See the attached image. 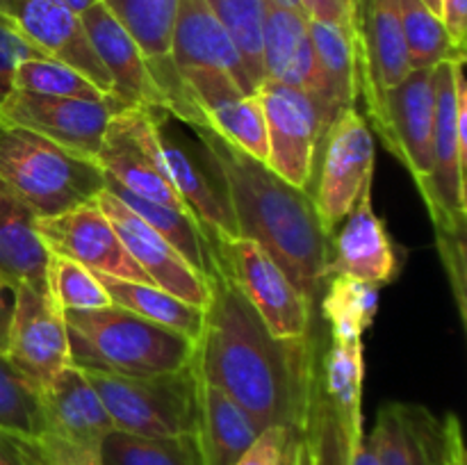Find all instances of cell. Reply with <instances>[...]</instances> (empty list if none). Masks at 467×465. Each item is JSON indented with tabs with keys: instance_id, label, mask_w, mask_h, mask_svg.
<instances>
[{
	"instance_id": "obj_1",
	"label": "cell",
	"mask_w": 467,
	"mask_h": 465,
	"mask_svg": "<svg viewBox=\"0 0 467 465\" xmlns=\"http://www.w3.org/2000/svg\"><path fill=\"white\" fill-rule=\"evenodd\" d=\"M208 285L203 331L192 354L196 377L233 397L263 429L290 427L310 436L319 386L315 331L295 340L272 336L214 251Z\"/></svg>"
},
{
	"instance_id": "obj_2",
	"label": "cell",
	"mask_w": 467,
	"mask_h": 465,
	"mask_svg": "<svg viewBox=\"0 0 467 465\" xmlns=\"http://www.w3.org/2000/svg\"><path fill=\"white\" fill-rule=\"evenodd\" d=\"M192 130L226 196L240 237L258 242L317 310L327 283L331 237L319 223L313 194L285 182L210 126Z\"/></svg>"
},
{
	"instance_id": "obj_3",
	"label": "cell",
	"mask_w": 467,
	"mask_h": 465,
	"mask_svg": "<svg viewBox=\"0 0 467 465\" xmlns=\"http://www.w3.org/2000/svg\"><path fill=\"white\" fill-rule=\"evenodd\" d=\"M71 363L117 374H164L187 367L194 340L121 305L64 310Z\"/></svg>"
},
{
	"instance_id": "obj_4",
	"label": "cell",
	"mask_w": 467,
	"mask_h": 465,
	"mask_svg": "<svg viewBox=\"0 0 467 465\" xmlns=\"http://www.w3.org/2000/svg\"><path fill=\"white\" fill-rule=\"evenodd\" d=\"M0 182L36 217H53L99 199L105 173L94 160L0 121Z\"/></svg>"
},
{
	"instance_id": "obj_5",
	"label": "cell",
	"mask_w": 467,
	"mask_h": 465,
	"mask_svg": "<svg viewBox=\"0 0 467 465\" xmlns=\"http://www.w3.org/2000/svg\"><path fill=\"white\" fill-rule=\"evenodd\" d=\"M82 369V367H80ZM103 401L114 429L132 436L194 433L199 419V377L192 363L164 374H117L82 369Z\"/></svg>"
},
{
	"instance_id": "obj_6",
	"label": "cell",
	"mask_w": 467,
	"mask_h": 465,
	"mask_svg": "<svg viewBox=\"0 0 467 465\" xmlns=\"http://www.w3.org/2000/svg\"><path fill=\"white\" fill-rule=\"evenodd\" d=\"M210 242L219 267L235 283L272 336L295 340L315 331V305L258 242L249 237Z\"/></svg>"
},
{
	"instance_id": "obj_7",
	"label": "cell",
	"mask_w": 467,
	"mask_h": 465,
	"mask_svg": "<svg viewBox=\"0 0 467 465\" xmlns=\"http://www.w3.org/2000/svg\"><path fill=\"white\" fill-rule=\"evenodd\" d=\"M317 153L322 160L315 164V190L310 194L319 223L331 237L363 187L374 181L377 137L358 108H347L328 123Z\"/></svg>"
},
{
	"instance_id": "obj_8",
	"label": "cell",
	"mask_w": 467,
	"mask_h": 465,
	"mask_svg": "<svg viewBox=\"0 0 467 465\" xmlns=\"http://www.w3.org/2000/svg\"><path fill=\"white\" fill-rule=\"evenodd\" d=\"M465 59L433 67L436 78V123H433V169L422 201L431 223L467 217V85Z\"/></svg>"
},
{
	"instance_id": "obj_9",
	"label": "cell",
	"mask_w": 467,
	"mask_h": 465,
	"mask_svg": "<svg viewBox=\"0 0 467 465\" xmlns=\"http://www.w3.org/2000/svg\"><path fill=\"white\" fill-rule=\"evenodd\" d=\"M164 117L169 114H153L141 108L119 109L109 119L96 164L109 181L121 185L130 194L190 212L169 181L167 164H164L162 135H160V123Z\"/></svg>"
},
{
	"instance_id": "obj_10",
	"label": "cell",
	"mask_w": 467,
	"mask_h": 465,
	"mask_svg": "<svg viewBox=\"0 0 467 465\" xmlns=\"http://www.w3.org/2000/svg\"><path fill=\"white\" fill-rule=\"evenodd\" d=\"M351 36L356 57V100H363L369 128L379 135L388 91L413 71L401 32L400 0H354Z\"/></svg>"
},
{
	"instance_id": "obj_11",
	"label": "cell",
	"mask_w": 467,
	"mask_h": 465,
	"mask_svg": "<svg viewBox=\"0 0 467 465\" xmlns=\"http://www.w3.org/2000/svg\"><path fill=\"white\" fill-rule=\"evenodd\" d=\"M267 126V164L290 185H313L319 141L327 132L313 96L283 82L263 80L255 89Z\"/></svg>"
},
{
	"instance_id": "obj_12",
	"label": "cell",
	"mask_w": 467,
	"mask_h": 465,
	"mask_svg": "<svg viewBox=\"0 0 467 465\" xmlns=\"http://www.w3.org/2000/svg\"><path fill=\"white\" fill-rule=\"evenodd\" d=\"M377 465H467L456 413L436 415L415 401H388L368 433Z\"/></svg>"
},
{
	"instance_id": "obj_13",
	"label": "cell",
	"mask_w": 467,
	"mask_h": 465,
	"mask_svg": "<svg viewBox=\"0 0 467 465\" xmlns=\"http://www.w3.org/2000/svg\"><path fill=\"white\" fill-rule=\"evenodd\" d=\"M7 358L39 390L71 365L67 319L62 305L50 292L48 276L46 281L14 287Z\"/></svg>"
},
{
	"instance_id": "obj_14",
	"label": "cell",
	"mask_w": 467,
	"mask_h": 465,
	"mask_svg": "<svg viewBox=\"0 0 467 465\" xmlns=\"http://www.w3.org/2000/svg\"><path fill=\"white\" fill-rule=\"evenodd\" d=\"M119 109H123V105L117 100L64 98L12 89L0 103V121L36 132L53 144L96 162L109 119Z\"/></svg>"
},
{
	"instance_id": "obj_15",
	"label": "cell",
	"mask_w": 467,
	"mask_h": 465,
	"mask_svg": "<svg viewBox=\"0 0 467 465\" xmlns=\"http://www.w3.org/2000/svg\"><path fill=\"white\" fill-rule=\"evenodd\" d=\"M36 232L50 255L73 260L99 276L153 285V281L130 258L96 199L53 217H36Z\"/></svg>"
},
{
	"instance_id": "obj_16",
	"label": "cell",
	"mask_w": 467,
	"mask_h": 465,
	"mask_svg": "<svg viewBox=\"0 0 467 465\" xmlns=\"http://www.w3.org/2000/svg\"><path fill=\"white\" fill-rule=\"evenodd\" d=\"M433 123H436V78L433 68H413L392 87L383 105L379 141L410 173L420 196L429 190L433 169Z\"/></svg>"
},
{
	"instance_id": "obj_17",
	"label": "cell",
	"mask_w": 467,
	"mask_h": 465,
	"mask_svg": "<svg viewBox=\"0 0 467 465\" xmlns=\"http://www.w3.org/2000/svg\"><path fill=\"white\" fill-rule=\"evenodd\" d=\"M0 23L30 41L39 53L78 68L105 96L114 98L112 80L91 50L80 16L64 0H0Z\"/></svg>"
},
{
	"instance_id": "obj_18",
	"label": "cell",
	"mask_w": 467,
	"mask_h": 465,
	"mask_svg": "<svg viewBox=\"0 0 467 465\" xmlns=\"http://www.w3.org/2000/svg\"><path fill=\"white\" fill-rule=\"evenodd\" d=\"M144 53L155 82L169 103V117L185 126H208L203 114L187 98L182 80L171 62V30L178 0H99Z\"/></svg>"
},
{
	"instance_id": "obj_19",
	"label": "cell",
	"mask_w": 467,
	"mask_h": 465,
	"mask_svg": "<svg viewBox=\"0 0 467 465\" xmlns=\"http://www.w3.org/2000/svg\"><path fill=\"white\" fill-rule=\"evenodd\" d=\"M178 76L187 98L214 132L251 158L267 160V126L258 94H249L228 73L214 68H190Z\"/></svg>"
},
{
	"instance_id": "obj_20",
	"label": "cell",
	"mask_w": 467,
	"mask_h": 465,
	"mask_svg": "<svg viewBox=\"0 0 467 465\" xmlns=\"http://www.w3.org/2000/svg\"><path fill=\"white\" fill-rule=\"evenodd\" d=\"M263 68L265 80L292 85L313 96L327 128L337 117L319 76L308 18L278 0H263Z\"/></svg>"
},
{
	"instance_id": "obj_21",
	"label": "cell",
	"mask_w": 467,
	"mask_h": 465,
	"mask_svg": "<svg viewBox=\"0 0 467 465\" xmlns=\"http://www.w3.org/2000/svg\"><path fill=\"white\" fill-rule=\"evenodd\" d=\"M85 35L99 62L112 80L114 100L123 108H141L153 114H169V103L155 82L153 71L130 32L100 3L80 16Z\"/></svg>"
},
{
	"instance_id": "obj_22",
	"label": "cell",
	"mask_w": 467,
	"mask_h": 465,
	"mask_svg": "<svg viewBox=\"0 0 467 465\" xmlns=\"http://www.w3.org/2000/svg\"><path fill=\"white\" fill-rule=\"evenodd\" d=\"M96 201L109 217L130 258L140 264L141 272L153 281V285L205 310L210 301L208 281L162 235H158L130 208H126L117 196L103 190Z\"/></svg>"
},
{
	"instance_id": "obj_23",
	"label": "cell",
	"mask_w": 467,
	"mask_h": 465,
	"mask_svg": "<svg viewBox=\"0 0 467 465\" xmlns=\"http://www.w3.org/2000/svg\"><path fill=\"white\" fill-rule=\"evenodd\" d=\"M372 185L374 181L363 187L354 208L331 235L327 281L333 276H347L383 287L400 276V253L383 219L374 212Z\"/></svg>"
},
{
	"instance_id": "obj_24",
	"label": "cell",
	"mask_w": 467,
	"mask_h": 465,
	"mask_svg": "<svg viewBox=\"0 0 467 465\" xmlns=\"http://www.w3.org/2000/svg\"><path fill=\"white\" fill-rule=\"evenodd\" d=\"M171 62L178 73L190 68L223 71L244 91L255 94L235 41L205 0H178L171 30Z\"/></svg>"
},
{
	"instance_id": "obj_25",
	"label": "cell",
	"mask_w": 467,
	"mask_h": 465,
	"mask_svg": "<svg viewBox=\"0 0 467 465\" xmlns=\"http://www.w3.org/2000/svg\"><path fill=\"white\" fill-rule=\"evenodd\" d=\"M167 119L169 117H164L162 123H160V135H162V153L169 181L176 187L178 196L192 212V217L208 232L210 240L222 242L231 240V237H240L226 196H223L219 182H214L217 178L210 181L214 176L213 169L208 167L205 160H201V162L194 160V155L185 146H181L167 135V130H164Z\"/></svg>"
},
{
	"instance_id": "obj_26",
	"label": "cell",
	"mask_w": 467,
	"mask_h": 465,
	"mask_svg": "<svg viewBox=\"0 0 467 465\" xmlns=\"http://www.w3.org/2000/svg\"><path fill=\"white\" fill-rule=\"evenodd\" d=\"M263 431L254 415L233 397L199 378L196 438L205 465H235Z\"/></svg>"
},
{
	"instance_id": "obj_27",
	"label": "cell",
	"mask_w": 467,
	"mask_h": 465,
	"mask_svg": "<svg viewBox=\"0 0 467 465\" xmlns=\"http://www.w3.org/2000/svg\"><path fill=\"white\" fill-rule=\"evenodd\" d=\"M50 251L36 232V214L0 182V276L12 287L48 276Z\"/></svg>"
},
{
	"instance_id": "obj_28",
	"label": "cell",
	"mask_w": 467,
	"mask_h": 465,
	"mask_svg": "<svg viewBox=\"0 0 467 465\" xmlns=\"http://www.w3.org/2000/svg\"><path fill=\"white\" fill-rule=\"evenodd\" d=\"M105 190L117 196L126 208H130L146 226H150L158 235H162L208 281L210 272H213V242L190 212L130 194L121 185L109 181L108 176H105Z\"/></svg>"
},
{
	"instance_id": "obj_29",
	"label": "cell",
	"mask_w": 467,
	"mask_h": 465,
	"mask_svg": "<svg viewBox=\"0 0 467 465\" xmlns=\"http://www.w3.org/2000/svg\"><path fill=\"white\" fill-rule=\"evenodd\" d=\"M103 287L108 290L109 299L114 305L130 310L149 322L160 324V326L176 331L190 340H199L203 331L205 310L178 299L171 292L162 290L158 285L135 281H119V278L99 276Z\"/></svg>"
},
{
	"instance_id": "obj_30",
	"label": "cell",
	"mask_w": 467,
	"mask_h": 465,
	"mask_svg": "<svg viewBox=\"0 0 467 465\" xmlns=\"http://www.w3.org/2000/svg\"><path fill=\"white\" fill-rule=\"evenodd\" d=\"M324 285L317 310L328 324L331 342H363L379 313L381 285L347 276H333Z\"/></svg>"
},
{
	"instance_id": "obj_31",
	"label": "cell",
	"mask_w": 467,
	"mask_h": 465,
	"mask_svg": "<svg viewBox=\"0 0 467 465\" xmlns=\"http://www.w3.org/2000/svg\"><path fill=\"white\" fill-rule=\"evenodd\" d=\"M308 32L324 89L336 114L347 108H356L358 100H356V57L351 27L308 18Z\"/></svg>"
},
{
	"instance_id": "obj_32",
	"label": "cell",
	"mask_w": 467,
	"mask_h": 465,
	"mask_svg": "<svg viewBox=\"0 0 467 465\" xmlns=\"http://www.w3.org/2000/svg\"><path fill=\"white\" fill-rule=\"evenodd\" d=\"M100 459L103 465H205L196 431L149 438L114 429L103 440Z\"/></svg>"
},
{
	"instance_id": "obj_33",
	"label": "cell",
	"mask_w": 467,
	"mask_h": 465,
	"mask_svg": "<svg viewBox=\"0 0 467 465\" xmlns=\"http://www.w3.org/2000/svg\"><path fill=\"white\" fill-rule=\"evenodd\" d=\"M0 431L21 442H41L46 433L41 390L0 354Z\"/></svg>"
},
{
	"instance_id": "obj_34",
	"label": "cell",
	"mask_w": 467,
	"mask_h": 465,
	"mask_svg": "<svg viewBox=\"0 0 467 465\" xmlns=\"http://www.w3.org/2000/svg\"><path fill=\"white\" fill-rule=\"evenodd\" d=\"M400 14L410 68H433L441 62L465 59V50L456 48L442 18L424 0H400Z\"/></svg>"
},
{
	"instance_id": "obj_35",
	"label": "cell",
	"mask_w": 467,
	"mask_h": 465,
	"mask_svg": "<svg viewBox=\"0 0 467 465\" xmlns=\"http://www.w3.org/2000/svg\"><path fill=\"white\" fill-rule=\"evenodd\" d=\"M14 89L41 96H64V98L114 100L105 96L78 68L68 67L55 57H46V55L30 57L18 64L16 73H14Z\"/></svg>"
},
{
	"instance_id": "obj_36",
	"label": "cell",
	"mask_w": 467,
	"mask_h": 465,
	"mask_svg": "<svg viewBox=\"0 0 467 465\" xmlns=\"http://www.w3.org/2000/svg\"><path fill=\"white\" fill-rule=\"evenodd\" d=\"M235 41L255 89L265 80L263 68V0H205Z\"/></svg>"
},
{
	"instance_id": "obj_37",
	"label": "cell",
	"mask_w": 467,
	"mask_h": 465,
	"mask_svg": "<svg viewBox=\"0 0 467 465\" xmlns=\"http://www.w3.org/2000/svg\"><path fill=\"white\" fill-rule=\"evenodd\" d=\"M48 285L62 310H94L112 305L99 274L59 255H50Z\"/></svg>"
},
{
	"instance_id": "obj_38",
	"label": "cell",
	"mask_w": 467,
	"mask_h": 465,
	"mask_svg": "<svg viewBox=\"0 0 467 465\" xmlns=\"http://www.w3.org/2000/svg\"><path fill=\"white\" fill-rule=\"evenodd\" d=\"M467 217L450 219V222L433 223V235H436L438 255L445 267L447 281H450L451 296H454L456 310H459L461 322H467Z\"/></svg>"
},
{
	"instance_id": "obj_39",
	"label": "cell",
	"mask_w": 467,
	"mask_h": 465,
	"mask_svg": "<svg viewBox=\"0 0 467 465\" xmlns=\"http://www.w3.org/2000/svg\"><path fill=\"white\" fill-rule=\"evenodd\" d=\"M310 438L290 427H267L235 465H304Z\"/></svg>"
},
{
	"instance_id": "obj_40",
	"label": "cell",
	"mask_w": 467,
	"mask_h": 465,
	"mask_svg": "<svg viewBox=\"0 0 467 465\" xmlns=\"http://www.w3.org/2000/svg\"><path fill=\"white\" fill-rule=\"evenodd\" d=\"M39 55L44 53H39L30 41H26L21 35L0 23V103L14 89V73H16L18 64L30 57H39Z\"/></svg>"
},
{
	"instance_id": "obj_41",
	"label": "cell",
	"mask_w": 467,
	"mask_h": 465,
	"mask_svg": "<svg viewBox=\"0 0 467 465\" xmlns=\"http://www.w3.org/2000/svg\"><path fill=\"white\" fill-rule=\"evenodd\" d=\"M351 3L354 0H299V7L306 18L351 27Z\"/></svg>"
},
{
	"instance_id": "obj_42",
	"label": "cell",
	"mask_w": 467,
	"mask_h": 465,
	"mask_svg": "<svg viewBox=\"0 0 467 465\" xmlns=\"http://www.w3.org/2000/svg\"><path fill=\"white\" fill-rule=\"evenodd\" d=\"M441 18L456 48L467 50V0H441Z\"/></svg>"
},
{
	"instance_id": "obj_43",
	"label": "cell",
	"mask_w": 467,
	"mask_h": 465,
	"mask_svg": "<svg viewBox=\"0 0 467 465\" xmlns=\"http://www.w3.org/2000/svg\"><path fill=\"white\" fill-rule=\"evenodd\" d=\"M12 315H14V287L0 276V354H7Z\"/></svg>"
},
{
	"instance_id": "obj_44",
	"label": "cell",
	"mask_w": 467,
	"mask_h": 465,
	"mask_svg": "<svg viewBox=\"0 0 467 465\" xmlns=\"http://www.w3.org/2000/svg\"><path fill=\"white\" fill-rule=\"evenodd\" d=\"M0 465H30L21 442L3 431H0Z\"/></svg>"
},
{
	"instance_id": "obj_45",
	"label": "cell",
	"mask_w": 467,
	"mask_h": 465,
	"mask_svg": "<svg viewBox=\"0 0 467 465\" xmlns=\"http://www.w3.org/2000/svg\"><path fill=\"white\" fill-rule=\"evenodd\" d=\"M96 3H99V0H64V5H67L73 14H78V16H82V14H85L87 9L94 7Z\"/></svg>"
},
{
	"instance_id": "obj_46",
	"label": "cell",
	"mask_w": 467,
	"mask_h": 465,
	"mask_svg": "<svg viewBox=\"0 0 467 465\" xmlns=\"http://www.w3.org/2000/svg\"><path fill=\"white\" fill-rule=\"evenodd\" d=\"M18 442H21V440H18ZM21 445H23V450H26L27 463H30V465H44V463H41V459H39V456H36L35 447H32L30 442H21Z\"/></svg>"
},
{
	"instance_id": "obj_47",
	"label": "cell",
	"mask_w": 467,
	"mask_h": 465,
	"mask_svg": "<svg viewBox=\"0 0 467 465\" xmlns=\"http://www.w3.org/2000/svg\"><path fill=\"white\" fill-rule=\"evenodd\" d=\"M310 438V436H308ZM304 465H319V456H317V450H315V442L313 438H310V447H308V456H306V463Z\"/></svg>"
},
{
	"instance_id": "obj_48",
	"label": "cell",
	"mask_w": 467,
	"mask_h": 465,
	"mask_svg": "<svg viewBox=\"0 0 467 465\" xmlns=\"http://www.w3.org/2000/svg\"><path fill=\"white\" fill-rule=\"evenodd\" d=\"M424 3H427L429 7H431L433 12H436L438 16H441V0H424Z\"/></svg>"
}]
</instances>
